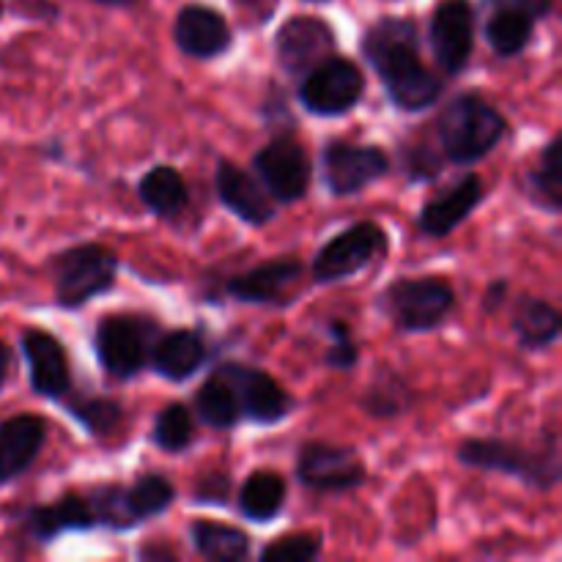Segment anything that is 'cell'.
I'll return each mask as SVG.
<instances>
[{
	"label": "cell",
	"instance_id": "cell-1",
	"mask_svg": "<svg viewBox=\"0 0 562 562\" xmlns=\"http://www.w3.org/2000/svg\"><path fill=\"white\" fill-rule=\"evenodd\" d=\"M362 55L382 77L390 102L404 113H423L445 93V82L423 64L420 33L412 20L384 16L362 36Z\"/></svg>",
	"mask_w": 562,
	"mask_h": 562
},
{
	"label": "cell",
	"instance_id": "cell-2",
	"mask_svg": "<svg viewBox=\"0 0 562 562\" xmlns=\"http://www.w3.org/2000/svg\"><path fill=\"white\" fill-rule=\"evenodd\" d=\"M456 459L470 470L503 472L519 477L530 488L549 492L560 483V445L558 434H543L536 445L514 442V439H464L456 450Z\"/></svg>",
	"mask_w": 562,
	"mask_h": 562
},
{
	"label": "cell",
	"instance_id": "cell-3",
	"mask_svg": "<svg viewBox=\"0 0 562 562\" xmlns=\"http://www.w3.org/2000/svg\"><path fill=\"white\" fill-rule=\"evenodd\" d=\"M508 135V121L492 102L475 91H464L445 104L437 121L439 151L453 165H475L486 159Z\"/></svg>",
	"mask_w": 562,
	"mask_h": 562
},
{
	"label": "cell",
	"instance_id": "cell-4",
	"mask_svg": "<svg viewBox=\"0 0 562 562\" xmlns=\"http://www.w3.org/2000/svg\"><path fill=\"white\" fill-rule=\"evenodd\" d=\"M47 269L53 280L55 305L64 311H80L88 302L113 289L121 261L110 247L82 241V245L55 252Z\"/></svg>",
	"mask_w": 562,
	"mask_h": 562
},
{
	"label": "cell",
	"instance_id": "cell-5",
	"mask_svg": "<svg viewBox=\"0 0 562 562\" xmlns=\"http://www.w3.org/2000/svg\"><path fill=\"white\" fill-rule=\"evenodd\" d=\"M376 305L401 333H431L456 311V289L442 278H395Z\"/></svg>",
	"mask_w": 562,
	"mask_h": 562
},
{
	"label": "cell",
	"instance_id": "cell-6",
	"mask_svg": "<svg viewBox=\"0 0 562 562\" xmlns=\"http://www.w3.org/2000/svg\"><path fill=\"white\" fill-rule=\"evenodd\" d=\"M159 335V324L140 313H110L99 318L93 351L110 379H135L148 366V355Z\"/></svg>",
	"mask_w": 562,
	"mask_h": 562
},
{
	"label": "cell",
	"instance_id": "cell-7",
	"mask_svg": "<svg viewBox=\"0 0 562 562\" xmlns=\"http://www.w3.org/2000/svg\"><path fill=\"white\" fill-rule=\"evenodd\" d=\"M362 91H366V77L360 66L340 55H329L302 77L300 102L307 113L338 119L360 104Z\"/></svg>",
	"mask_w": 562,
	"mask_h": 562
},
{
	"label": "cell",
	"instance_id": "cell-8",
	"mask_svg": "<svg viewBox=\"0 0 562 562\" xmlns=\"http://www.w3.org/2000/svg\"><path fill=\"white\" fill-rule=\"evenodd\" d=\"M387 250V234L379 223L360 220L340 231L338 236L327 241L313 258V280L322 285L340 283V280L355 278L366 267H371L382 252Z\"/></svg>",
	"mask_w": 562,
	"mask_h": 562
},
{
	"label": "cell",
	"instance_id": "cell-9",
	"mask_svg": "<svg viewBox=\"0 0 562 562\" xmlns=\"http://www.w3.org/2000/svg\"><path fill=\"white\" fill-rule=\"evenodd\" d=\"M296 481L318 494H346L366 486L368 470L355 448L316 439L296 450Z\"/></svg>",
	"mask_w": 562,
	"mask_h": 562
},
{
	"label": "cell",
	"instance_id": "cell-10",
	"mask_svg": "<svg viewBox=\"0 0 562 562\" xmlns=\"http://www.w3.org/2000/svg\"><path fill=\"white\" fill-rule=\"evenodd\" d=\"M258 181L278 203H296L307 195L313 165L307 148L294 135H278L252 157Z\"/></svg>",
	"mask_w": 562,
	"mask_h": 562
},
{
	"label": "cell",
	"instance_id": "cell-11",
	"mask_svg": "<svg viewBox=\"0 0 562 562\" xmlns=\"http://www.w3.org/2000/svg\"><path fill=\"white\" fill-rule=\"evenodd\" d=\"M324 187L335 198H349L382 181L393 170L387 151L379 146H360L349 140H329L322 157Z\"/></svg>",
	"mask_w": 562,
	"mask_h": 562
},
{
	"label": "cell",
	"instance_id": "cell-12",
	"mask_svg": "<svg viewBox=\"0 0 562 562\" xmlns=\"http://www.w3.org/2000/svg\"><path fill=\"white\" fill-rule=\"evenodd\" d=\"M217 368L234 384L241 420H250L256 426H278L285 417L294 415L296 398L267 371L245 366V362H223Z\"/></svg>",
	"mask_w": 562,
	"mask_h": 562
},
{
	"label": "cell",
	"instance_id": "cell-13",
	"mask_svg": "<svg viewBox=\"0 0 562 562\" xmlns=\"http://www.w3.org/2000/svg\"><path fill=\"white\" fill-rule=\"evenodd\" d=\"M428 44L448 75H461L470 66L475 47V9L470 0H442L428 22Z\"/></svg>",
	"mask_w": 562,
	"mask_h": 562
},
{
	"label": "cell",
	"instance_id": "cell-14",
	"mask_svg": "<svg viewBox=\"0 0 562 562\" xmlns=\"http://www.w3.org/2000/svg\"><path fill=\"white\" fill-rule=\"evenodd\" d=\"M554 0H486V42L499 58H516L532 42L541 20L552 14Z\"/></svg>",
	"mask_w": 562,
	"mask_h": 562
},
{
	"label": "cell",
	"instance_id": "cell-15",
	"mask_svg": "<svg viewBox=\"0 0 562 562\" xmlns=\"http://www.w3.org/2000/svg\"><path fill=\"white\" fill-rule=\"evenodd\" d=\"M274 53L285 75L302 80L313 66L335 55V31L318 16H291L274 36Z\"/></svg>",
	"mask_w": 562,
	"mask_h": 562
},
{
	"label": "cell",
	"instance_id": "cell-16",
	"mask_svg": "<svg viewBox=\"0 0 562 562\" xmlns=\"http://www.w3.org/2000/svg\"><path fill=\"white\" fill-rule=\"evenodd\" d=\"M22 355L27 362L31 390L47 401H60L71 393V366L66 346L47 329L22 333Z\"/></svg>",
	"mask_w": 562,
	"mask_h": 562
},
{
	"label": "cell",
	"instance_id": "cell-17",
	"mask_svg": "<svg viewBox=\"0 0 562 562\" xmlns=\"http://www.w3.org/2000/svg\"><path fill=\"white\" fill-rule=\"evenodd\" d=\"M483 198H486V184L477 173H467L464 179H459L456 184L445 187L439 195L428 198L420 209V217H417V228L426 236L434 239H445V236L453 234L459 225H464L467 220L475 214V209L481 206Z\"/></svg>",
	"mask_w": 562,
	"mask_h": 562
},
{
	"label": "cell",
	"instance_id": "cell-18",
	"mask_svg": "<svg viewBox=\"0 0 562 562\" xmlns=\"http://www.w3.org/2000/svg\"><path fill=\"white\" fill-rule=\"evenodd\" d=\"M214 190H217L220 203L245 225L261 228V225L272 223L274 214H278L274 201L263 190L261 181L247 173L245 168H239L236 162H228V159H220L217 162V170H214Z\"/></svg>",
	"mask_w": 562,
	"mask_h": 562
},
{
	"label": "cell",
	"instance_id": "cell-19",
	"mask_svg": "<svg viewBox=\"0 0 562 562\" xmlns=\"http://www.w3.org/2000/svg\"><path fill=\"white\" fill-rule=\"evenodd\" d=\"M173 42L187 58L214 60L228 53L231 44H234V33H231L228 20L220 11L192 3L176 14Z\"/></svg>",
	"mask_w": 562,
	"mask_h": 562
},
{
	"label": "cell",
	"instance_id": "cell-20",
	"mask_svg": "<svg viewBox=\"0 0 562 562\" xmlns=\"http://www.w3.org/2000/svg\"><path fill=\"white\" fill-rule=\"evenodd\" d=\"M20 525L27 541L42 543V547L66 536V532H91L99 527L86 494H66L58 503L31 505L20 516Z\"/></svg>",
	"mask_w": 562,
	"mask_h": 562
},
{
	"label": "cell",
	"instance_id": "cell-21",
	"mask_svg": "<svg viewBox=\"0 0 562 562\" xmlns=\"http://www.w3.org/2000/svg\"><path fill=\"white\" fill-rule=\"evenodd\" d=\"M47 423L38 415H14L0 423V486L25 475L42 456Z\"/></svg>",
	"mask_w": 562,
	"mask_h": 562
},
{
	"label": "cell",
	"instance_id": "cell-22",
	"mask_svg": "<svg viewBox=\"0 0 562 562\" xmlns=\"http://www.w3.org/2000/svg\"><path fill=\"white\" fill-rule=\"evenodd\" d=\"M302 278V263L296 258H274L225 283V294L245 305H278L291 285Z\"/></svg>",
	"mask_w": 562,
	"mask_h": 562
},
{
	"label": "cell",
	"instance_id": "cell-23",
	"mask_svg": "<svg viewBox=\"0 0 562 562\" xmlns=\"http://www.w3.org/2000/svg\"><path fill=\"white\" fill-rule=\"evenodd\" d=\"M209 362V346L195 329H170L159 333L148 355V368L168 382L181 384L195 376Z\"/></svg>",
	"mask_w": 562,
	"mask_h": 562
},
{
	"label": "cell",
	"instance_id": "cell-24",
	"mask_svg": "<svg viewBox=\"0 0 562 562\" xmlns=\"http://www.w3.org/2000/svg\"><path fill=\"white\" fill-rule=\"evenodd\" d=\"M516 340L521 349L541 351L549 349L562 333V316L558 307L538 296H521L516 302L514 322H510Z\"/></svg>",
	"mask_w": 562,
	"mask_h": 562
},
{
	"label": "cell",
	"instance_id": "cell-25",
	"mask_svg": "<svg viewBox=\"0 0 562 562\" xmlns=\"http://www.w3.org/2000/svg\"><path fill=\"white\" fill-rule=\"evenodd\" d=\"M137 198L143 206L157 217L170 220L179 217L190 203V190H187L184 176L173 165H154L140 181H137Z\"/></svg>",
	"mask_w": 562,
	"mask_h": 562
},
{
	"label": "cell",
	"instance_id": "cell-26",
	"mask_svg": "<svg viewBox=\"0 0 562 562\" xmlns=\"http://www.w3.org/2000/svg\"><path fill=\"white\" fill-rule=\"evenodd\" d=\"M285 497H289V488H285L283 477L272 470H258L250 472L247 481L241 483L236 505H239V514L247 521L269 525V521L283 514Z\"/></svg>",
	"mask_w": 562,
	"mask_h": 562
},
{
	"label": "cell",
	"instance_id": "cell-27",
	"mask_svg": "<svg viewBox=\"0 0 562 562\" xmlns=\"http://www.w3.org/2000/svg\"><path fill=\"white\" fill-rule=\"evenodd\" d=\"M190 541L203 560L212 562H241L252 554L247 532H241L239 527L220 525V521H192Z\"/></svg>",
	"mask_w": 562,
	"mask_h": 562
},
{
	"label": "cell",
	"instance_id": "cell-28",
	"mask_svg": "<svg viewBox=\"0 0 562 562\" xmlns=\"http://www.w3.org/2000/svg\"><path fill=\"white\" fill-rule=\"evenodd\" d=\"M195 412L209 428H214V431H234V428L241 423V409H239V398H236V390L220 368L201 384V390L195 393Z\"/></svg>",
	"mask_w": 562,
	"mask_h": 562
},
{
	"label": "cell",
	"instance_id": "cell-29",
	"mask_svg": "<svg viewBox=\"0 0 562 562\" xmlns=\"http://www.w3.org/2000/svg\"><path fill=\"white\" fill-rule=\"evenodd\" d=\"M525 192L538 209L560 214L562 209V137H552L541 151L536 168L527 173Z\"/></svg>",
	"mask_w": 562,
	"mask_h": 562
},
{
	"label": "cell",
	"instance_id": "cell-30",
	"mask_svg": "<svg viewBox=\"0 0 562 562\" xmlns=\"http://www.w3.org/2000/svg\"><path fill=\"white\" fill-rule=\"evenodd\" d=\"M173 503H176V486L168 481V477L159 475V472L137 475L135 483L126 486V505H130L137 525L162 516Z\"/></svg>",
	"mask_w": 562,
	"mask_h": 562
},
{
	"label": "cell",
	"instance_id": "cell-31",
	"mask_svg": "<svg viewBox=\"0 0 562 562\" xmlns=\"http://www.w3.org/2000/svg\"><path fill=\"white\" fill-rule=\"evenodd\" d=\"M151 442L170 456H179L195 442V420L181 401H170L157 412L151 428Z\"/></svg>",
	"mask_w": 562,
	"mask_h": 562
},
{
	"label": "cell",
	"instance_id": "cell-32",
	"mask_svg": "<svg viewBox=\"0 0 562 562\" xmlns=\"http://www.w3.org/2000/svg\"><path fill=\"white\" fill-rule=\"evenodd\" d=\"M412 390L398 373L382 371L362 395V409L373 417H398L409 412Z\"/></svg>",
	"mask_w": 562,
	"mask_h": 562
},
{
	"label": "cell",
	"instance_id": "cell-33",
	"mask_svg": "<svg viewBox=\"0 0 562 562\" xmlns=\"http://www.w3.org/2000/svg\"><path fill=\"white\" fill-rule=\"evenodd\" d=\"M66 412L86 428L91 437H108L124 423V406L108 395H93V398H71Z\"/></svg>",
	"mask_w": 562,
	"mask_h": 562
},
{
	"label": "cell",
	"instance_id": "cell-34",
	"mask_svg": "<svg viewBox=\"0 0 562 562\" xmlns=\"http://www.w3.org/2000/svg\"><path fill=\"white\" fill-rule=\"evenodd\" d=\"M86 497L91 503L99 527H108L113 532H126L140 527L135 516H132L130 505H126V486H121V483H104V486L91 488Z\"/></svg>",
	"mask_w": 562,
	"mask_h": 562
},
{
	"label": "cell",
	"instance_id": "cell-35",
	"mask_svg": "<svg viewBox=\"0 0 562 562\" xmlns=\"http://www.w3.org/2000/svg\"><path fill=\"white\" fill-rule=\"evenodd\" d=\"M322 554V538L313 532H291V536L274 538L272 543L258 552L261 562H311Z\"/></svg>",
	"mask_w": 562,
	"mask_h": 562
},
{
	"label": "cell",
	"instance_id": "cell-36",
	"mask_svg": "<svg viewBox=\"0 0 562 562\" xmlns=\"http://www.w3.org/2000/svg\"><path fill=\"white\" fill-rule=\"evenodd\" d=\"M401 170L409 181H431L442 173V157L428 143H409L401 146Z\"/></svg>",
	"mask_w": 562,
	"mask_h": 562
},
{
	"label": "cell",
	"instance_id": "cell-37",
	"mask_svg": "<svg viewBox=\"0 0 562 562\" xmlns=\"http://www.w3.org/2000/svg\"><path fill=\"white\" fill-rule=\"evenodd\" d=\"M327 333H329V349L327 355H324V362H327L329 368H335V371H351V368L357 366V360H360V351H357L355 338H351L349 324L335 318V322L327 327Z\"/></svg>",
	"mask_w": 562,
	"mask_h": 562
},
{
	"label": "cell",
	"instance_id": "cell-38",
	"mask_svg": "<svg viewBox=\"0 0 562 562\" xmlns=\"http://www.w3.org/2000/svg\"><path fill=\"white\" fill-rule=\"evenodd\" d=\"M231 497V477L223 472H209L195 483L192 503L198 505H225Z\"/></svg>",
	"mask_w": 562,
	"mask_h": 562
},
{
	"label": "cell",
	"instance_id": "cell-39",
	"mask_svg": "<svg viewBox=\"0 0 562 562\" xmlns=\"http://www.w3.org/2000/svg\"><path fill=\"white\" fill-rule=\"evenodd\" d=\"M505 294H508V280H494L492 285L486 289V296H483V305H486V311H494V307H499L505 302Z\"/></svg>",
	"mask_w": 562,
	"mask_h": 562
},
{
	"label": "cell",
	"instance_id": "cell-40",
	"mask_svg": "<svg viewBox=\"0 0 562 562\" xmlns=\"http://www.w3.org/2000/svg\"><path fill=\"white\" fill-rule=\"evenodd\" d=\"M9 371H11V351L9 346L0 340V390H3L5 382H9Z\"/></svg>",
	"mask_w": 562,
	"mask_h": 562
},
{
	"label": "cell",
	"instance_id": "cell-41",
	"mask_svg": "<svg viewBox=\"0 0 562 562\" xmlns=\"http://www.w3.org/2000/svg\"><path fill=\"white\" fill-rule=\"evenodd\" d=\"M140 558H143V560H154V558H159V560H168V558H170V560H173L176 554H170L168 549H143Z\"/></svg>",
	"mask_w": 562,
	"mask_h": 562
},
{
	"label": "cell",
	"instance_id": "cell-42",
	"mask_svg": "<svg viewBox=\"0 0 562 562\" xmlns=\"http://www.w3.org/2000/svg\"><path fill=\"white\" fill-rule=\"evenodd\" d=\"M93 3H102V5H132L135 0H93Z\"/></svg>",
	"mask_w": 562,
	"mask_h": 562
},
{
	"label": "cell",
	"instance_id": "cell-43",
	"mask_svg": "<svg viewBox=\"0 0 562 562\" xmlns=\"http://www.w3.org/2000/svg\"><path fill=\"white\" fill-rule=\"evenodd\" d=\"M0 14H3V3H0Z\"/></svg>",
	"mask_w": 562,
	"mask_h": 562
},
{
	"label": "cell",
	"instance_id": "cell-44",
	"mask_svg": "<svg viewBox=\"0 0 562 562\" xmlns=\"http://www.w3.org/2000/svg\"><path fill=\"white\" fill-rule=\"evenodd\" d=\"M311 3H322V0H311Z\"/></svg>",
	"mask_w": 562,
	"mask_h": 562
}]
</instances>
